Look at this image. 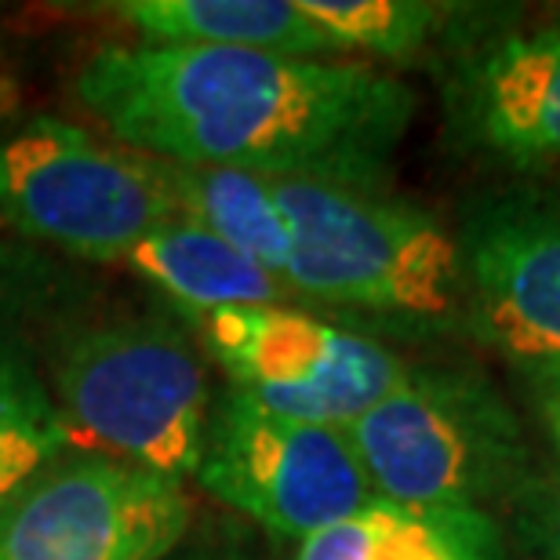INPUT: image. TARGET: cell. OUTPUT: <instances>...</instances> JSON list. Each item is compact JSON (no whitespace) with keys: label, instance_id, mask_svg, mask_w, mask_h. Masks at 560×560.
Instances as JSON below:
<instances>
[{"label":"cell","instance_id":"6da1fadb","mask_svg":"<svg viewBox=\"0 0 560 560\" xmlns=\"http://www.w3.org/2000/svg\"><path fill=\"white\" fill-rule=\"evenodd\" d=\"M73 92L131 153L335 186H383L416 117L368 62L142 40L98 48Z\"/></svg>","mask_w":560,"mask_h":560},{"label":"cell","instance_id":"7a4b0ae2","mask_svg":"<svg viewBox=\"0 0 560 560\" xmlns=\"http://www.w3.org/2000/svg\"><path fill=\"white\" fill-rule=\"evenodd\" d=\"M44 383L77 452L194 477L215 405L197 346L172 317L120 313L66 331Z\"/></svg>","mask_w":560,"mask_h":560},{"label":"cell","instance_id":"3957f363","mask_svg":"<svg viewBox=\"0 0 560 560\" xmlns=\"http://www.w3.org/2000/svg\"><path fill=\"white\" fill-rule=\"evenodd\" d=\"M288 222V291L405 324H441L466 306L458 241L383 186L270 178Z\"/></svg>","mask_w":560,"mask_h":560},{"label":"cell","instance_id":"277c9868","mask_svg":"<svg viewBox=\"0 0 560 560\" xmlns=\"http://www.w3.org/2000/svg\"><path fill=\"white\" fill-rule=\"evenodd\" d=\"M346 433L375 499L397 506L488 513L532 485L521 422L480 375L408 368Z\"/></svg>","mask_w":560,"mask_h":560},{"label":"cell","instance_id":"5b68a950","mask_svg":"<svg viewBox=\"0 0 560 560\" xmlns=\"http://www.w3.org/2000/svg\"><path fill=\"white\" fill-rule=\"evenodd\" d=\"M0 219L59 252L125 262L145 233L178 219V211L150 156L37 117L0 142Z\"/></svg>","mask_w":560,"mask_h":560},{"label":"cell","instance_id":"8992f818","mask_svg":"<svg viewBox=\"0 0 560 560\" xmlns=\"http://www.w3.org/2000/svg\"><path fill=\"white\" fill-rule=\"evenodd\" d=\"M194 477L222 506L299 542L375 502L350 433L277 416L237 389L211 408Z\"/></svg>","mask_w":560,"mask_h":560},{"label":"cell","instance_id":"52a82bcc","mask_svg":"<svg viewBox=\"0 0 560 560\" xmlns=\"http://www.w3.org/2000/svg\"><path fill=\"white\" fill-rule=\"evenodd\" d=\"M197 331L237 394L277 416L335 430H350L408 375L383 342L295 306L205 313Z\"/></svg>","mask_w":560,"mask_h":560},{"label":"cell","instance_id":"ba28073f","mask_svg":"<svg viewBox=\"0 0 560 560\" xmlns=\"http://www.w3.org/2000/svg\"><path fill=\"white\" fill-rule=\"evenodd\" d=\"M189 521L183 480L103 455L55 458L0 510V560H167Z\"/></svg>","mask_w":560,"mask_h":560},{"label":"cell","instance_id":"9c48e42d","mask_svg":"<svg viewBox=\"0 0 560 560\" xmlns=\"http://www.w3.org/2000/svg\"><path fill=\"white\" fill-rule=\"evenodd\" d=\"M458 252L480 339L524 372L557 364L560 197H506L480 208Z\"/></svg>","mask_w":560,"mask_h":560},{"label":"cell","instance_id":"30bf717a","mask_svg":"<svg viewBox=\"0 0 560 560\" xmlns=\"http://www.w3.org/2000/svg\"><path fill=\"white\" fill-rule=\"evenodd\" d=\"M458 139L491 161L560 167V19L477 40L447 81Z\"/></svg>","mask_w":560,"mask_h":560},{"label":"cell","instance_id":"8fae6325","mask_svg":"<svg viewBox=\"0 0 560 560\" xmlns=\"http://www.w3.org/2000/svg\"><path fill=\"white\" fill-rule=\"evenodd\" d=\"M125 262L194 317L244 306H284L288 295V284L266 266L186 219L145 233Z\"/></svg>","mask_w":560,"mask_h":560},{"label":"cell","instance_id":"7c38bea8","mask_svg":"<svg viewBox=\"0 0 560 560\" xmlns=\"http://www.w3.org/2000/svg\"><path fill=\"white\" fill-rule=\"evenodd\" d=\"M114 11L145 44L277 51L295 59L335 55L295 0H120Z\"/></svg>","mask_w":560,"mask_h":560},{"label":"cell","instance_id":"4fadbf2b","mask_svg":"<svg viewBox=\"0 0 560 560\" xmlns=\"http://www.w3.org/2000/svg\"><path fill=\"white\" fill-rule=\"evenodd\" d=\"M299 560H499V532L488 513L411 510L375 499L310 535Z\"/></svg>","mask_w":560,"mask_h":560},{"label":"cell","instance_id":"5bb4252c","mask_svg":"<svg viewBox=\"0 0 560 560\" xmlns=\"http://www.w3.org/2000/svg\"><path fill=\"white\" fill-rule=\"evenodd\" d=\"M150 167L156 183L164 186L167 200L175 205L178 219L215 233V237L233 244L237 252L284 280L291 237L270 178L237 172V167L172 164L153 161V156Z\"/></svg>","mask_w":560,"mask_h":560},{"label":"cell","instance_id":"9a60e30c","mask_svg":"<svg viewBox=\"0 0 560 560\" xmlns=\"http://www.w3.org/2000/svg\"><path fill=\"white\" fill-rule=\"evenodd\" d=\"M295 4L335 51H368L394 62L416 59L452 11L430 0H295Z\"/></svg>","mask_w":560,"mask_h":560},{"label":"cell","instance_id":"2e32d148","mask_svg":"<svg viewBox=\"0 0 560 560\" xmlns=\"http://www.w3.org/2000/svg\"><path fill=\"white\" fill-rule=\"evenodd\" d=\"M15 433H62L40 364L26 350L19 320H0V441Z\"/></svg>","mask_w":560,"mask_h":560},{"label":"cell","instance_id":"e0dca14e","mask_svg":"<svg viewBox=\"0 0 560 560\" xmlns=\"http://www.w3.org/2000/svg\"><path fill=\"white\" fill-rule=\"evenodd\" d=\"M62 452H70L62 433H15L0 441V510L15 502L19 491H26L30 480L62 458Z\"/></svg>","mask_w":560,"mask_h":560},{"label":"cell","instance_id":"ac0fdd59","mask_svg":"<svg viewBox=\"0 0 560 560\" xmlns=\"http://www.w3.org/2000/svg\"><path fill=\"white\" fill-rule=\"evenodd\" d=\"M524 510H528V535L539 550V560H560V474L532 480L524 488Z\"/></svg>","mask_w":560,"mask_h":560},{"label":"cell","instance_id":"d6986e66","mask_svg":"<svg viewBox=\"0 0 560 560\" xmlns=\"http://www.w3.org/2000/svg\"><path fill=\"white\" fill-rule=\"evenodd\" d=\"M528 386H532L535 411H539L546 433H550V441L560 455V361L528 372Z\"/></svg>","mask_w":560,"mask_h":560},{"label":"cell","instance_id":"ffe728a7","mask_svg":"<svg viewBox=\"0 0 560 560\" xmlns=\"http://www.w3.org/2000/svg\"><path fill=\"white\" fill-rule=\"evenodd\" d=\"M22 270L11 262H0V320H19L22 317Z\"/></svg>","mask_w":560,"mask_h":560},{"label":"cell","instance_id":"44dd1931","mask_svg":"<svg viewBox=\"0 0 560 560\" xmlns=\"http://www.w3.org/2000/svg\"><path fill=\"white\" fill-rule=\"evenodd\" d=\"M4 98H8V81L0 77V103H4Z\"/></svg>","mask_w":560,"mask_h":560},{"label":"cell","instance_id":"7402d4cb","mask_svg":"<svg viewBox=\"0 0 560 560\" xmlns=\"http://www.w3.org/2000/svg\"><path fill=\"white\" fill-rule=\"evenodd\" d=\"M194 560H230V557H194Z\"/></svg>","mask_w":560,"mask_h":560}]
</instances>
